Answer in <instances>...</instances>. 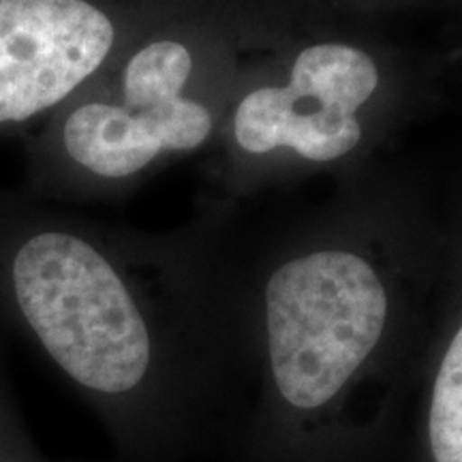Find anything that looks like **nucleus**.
<instances>
[{
    "label": "nucleus",
    "instance_id": "7",
    "mask_svg": "<svg viewBox=\"0 0 462 462\" xmlns=\"http://www.w3.org/2000/svg\"><path fill=\"white\" fill-rule=\"evenodd\" d=\"M429 435L437 462H462V328L449 343L439 368Z\"/></svg>",
    "mask_w": 462,
    "mask_h": 462
},
{
    "label": "nucleus",
    "instance_id": "3",
    "mask_svg": "<svg viewBox=\"0 0 462 462\" xmlns=\"http://www.w3.org/2000/svg\"><path fill=\"white\" fill-rule=\"evenodd\" d=\"M377 84V65L362 50L310 45L293 62L287 86H263L240 101L236 140L253 154L287 146L309 161H334L360 142L356 114Z\"/></svg>",
    "mask_w": 462,
    "mask_h": 462
},
{
    "label": "nucleus",
    "instance_id": "1",
    "mask_svg": "<svg viewBox=\"0 0 462 462\" xmlns=\"http://www.w3.org/2000/svg\"><path fill=\"white\" fill-rule=\"evenodd\" d=\"M15 306L51 360L79 388L106 398L140 390L152 338L112 263L69 234H39L11 268Z\"/></svg>",
    "mask_w": 462,
    "mask_h": 462
},
{
    "label": "nucleus",
    "instance_id": "2",
    "mask_svg": "<svg viewBox=\"0 0 462 462\" xmlns=\"http://www.w3.org/2000/svg\"><path fill=\"white\" fill-rule=\"evenodd\" d=\"M388 317L373 265L346 251H317L281 265L265 289L270 362L281 396L317 409L371 356Z\"/></svg>",
    "mask_w": 462,
    "mask_h": 462
},
{
    "label": "nucleus",
    "instance_id": "5",
    "mask_svg": "<svg viewBox=\"0 0 462 462\" xmlns=\"http://www.w3.org/2000/svg\"><path fill=\"white\" fill-rule=\"evenodd\" d=\"M210 131V112L182 97L143 109L88 103L67 120L65 148L97 176L126 178L163 150L198 148Z\"/></svg>",
    "mask_w": 462,
    "mask_h": 462
},
{
    "label": "nucleus",
    "instance_id": "8",
    "mask_svg": "<svg viewBox=\"0 0 462 462\" xmlns=\"http://www.w3.org/2000/svg\"><path fill=\"white\" fill-rule=\"evenodd\" d=\"M0 462H43L26 426L0 401Z\"/></svg>",
    "mask_w": 462,
    "mask_h": 462
},
{
    "label": "nucleus",
    "instance_id": "4",
    "mask_svg": "<svg viewBox=\"0 0 462 462\" xmlns=\"http://www.w3.org/2000/svg\"><path fill=\"white\" fill-rule=\"evenodd\" d=\"M112 43L109 17L86 0H0V123L65 99Z\"/></svg>",
    "mask_w": 462,
    "mask_h": 462
},
{
    "label": "nucleus",
    "instance_id": "6",
    "mask_svg": "<svg viewBox=\"0 0 462 462\" xmlns=\"http://www.w3.org/2000/svg\"><path fill=\"white\" fill-rule=\"evenodd\" d=\"M193 58L180 43L159 42L131 58L125 71L126 109H143L180 97Z\"/></svg>",
    "mask_w": 462,
    "mask_h": 462
}]
</instances>
